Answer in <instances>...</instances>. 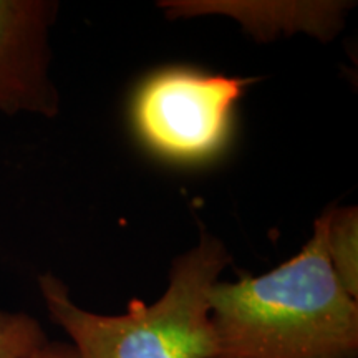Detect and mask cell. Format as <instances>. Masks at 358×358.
<instances>
[{"mask_svg":"<svg viewBox=\"0 0 358 358\" xmlns=\"http://www.w3.org/2000/svg\"><path fill=\"white\" fill-rule=\"evenodd\" d=\"M325 213L301 252L267 274H237L209 292L211 358H358V301L325 249Z\"/></svg>","mask_w":358,"mask_h":358,"instance_id":"obj_1","label":"cell"},{"mask_svg":"<svg viewBox=\"0 0 358 358\" xmlns=\"http://www.w3.org/2000/svg\"><path fill=\"white\" fill-rule=\"evenodd\" d=\"M256 82L164 66L134 88L129 123L141 146L156 158L182 166L209 163L229 145L237 101Z\"/></svg>","mask_w":358,"mask_h":358,"instance_id":"obj_3","label":"cell"},{"mask_svg":"<svg viewBox=\"0 0 358 358\" xmlns=\"http://www.w3.org/2000/svg\"><path fill=\"white\" fill-rule=\"evenodd\" d=\"M58 12L55 0H0V113H60L50 77V30Z\"/></svg>","mask_w":358,"mask_h":358,"instance_id":"obj_4","label":"cell"},{"mask_svg":"<svg viewBox=\"0 0 358 358\" xmlns=\"http://www.w3.org/2000/svg\"><path fill=\"white\" fill-rule=\"evenodd\" d=\"M47 343V332L35 317L0 308V358H29Z\"/></svg>","mask_w":358,"mask_h":358,"instance_id":"obj_7","label":"cell"},{"mask_svg":"<svg viewBox=\"0 0 358 358\" xmlns=\"http://www.w3.org/2000/svg\"><path fill=\"white\" fill-rule=\"evenodd\" d=\"M355 3L343 0H166L159 2L169 20L224 15L237 22L256 42L306 34L330 42L342 32Z\"/></svg>","mask_w":358,"mask_h":358,"instance_id":"obj_5","label":"cell"},{"mask_svg":"<svg viewBox=\"0 0 358 358\" xmlns=\"http://www.w3.org/2000/svg\"><path fill=\"white\" fill-rule=\"evenodd\" d=\"M231 262L226 245L203 232L194 248L174 259L158 301L148 306L133 299L118 315L77 306L65 282L52 272L37 280L48 315L80 358H211L209 292Z\"/></svg>","mask_w":358,"mask_h":358,"instance_id":"obj_2","label":"cell"},{"mask_svg":"<svg viewBox=\"0 0 358 358\" xmlns=\"http://www.w3.org/2000/svg\"><path fill=\"white\" fill-rule=\"evenodd\" d=\"M29 358H80L77 350L70 342H52L48 340L47 345L32 353Z\"/></svg>","mask_w":358,"mask_h":358,"instance_id":"obj_8","label":"cell"},{"mask_svg":"<svg viewBox=\"0 0 358 358\" xmlns=\"http://www.w3.org/2000/svg\"><path fill=\"white\" fill-rule=\"evenodd\" d=\"M325 249L335 275L348 295L358 301V209H325Z\"/></svg>","mask_w":358,"mask_h":358,"instance_id":"obj_6","label":"cell"}]
</instances>
